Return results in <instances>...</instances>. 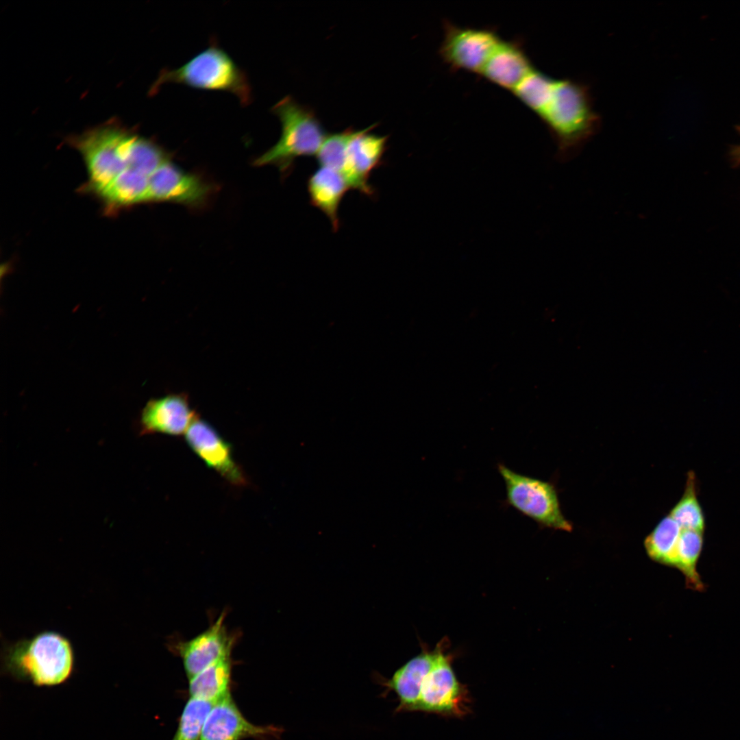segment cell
Listing matches in <instances>:
<instances>
[{"label": "cell", "mask_w": 740, "mask_h": 740, "mask_svg": "<svg viewBox=\"0 0 740 740\" xmlns=\"http://www.w3.org/2000/svg\"><path fill=\"white\" fill-rule=\"evenodd\" d=\"M168 158L153 140L129 131L84 191L97 197L108 212L149 203L151 179Z\"/></svg>", "instance_id": "obj_1"}, {"label": "cell", "mask_w": 740, "mask_h": 740, "mask_svg": "<svg viewBox=\"0 0 740 740\" xmlns=\"http://www.w3.org/2000/svg\"><path fill=\"white\" fill-rule=\"evenodd\" d=\"M536 114L556 143L557 158L565 162L580 152L601 123L589 88L569 79H554L548 99Z\"/></svg>", "instance_id": "obj_2"}, {"label": "cell", "mask_w": 740, "mask_h": 740, "mask_svg": "<svg viewBox=\"0 0 740 740\" xmlns=\"http://www.w3.org/2000/svg\"><path fill=\"white\" fill-rule=\"evenodd\" d=\"M3 661L5 671L13 677L38 686H52L70 676L74 653L66 637L54 631H44L7 646Z\"/></svg>", "instance_id": "obj_3"}, {"label": "cell", "mask_w": 740, "mask_h": 740, "mask_svg": "<svg viewBox=\"0 0 740 740\" xmlns=\"http://www.w3.org/2000/svg\"><path fill=\"white\" fill-rule=\"evenodd\" d=\"M167 83L183 84L196 89L227 92L236 96L245 106L252 100L251 86L245 72L216 44H212L178 68L163 70L153 89H158Z\"/></svg>", "instance_id": "obj_4"}, {"label": "cell", "mask_w": 740, "mask_h": 740, "mask_svg": "<svg viewBox=\"0 0 740 740\" xmlns=\"http://www.w3.org/2000/svg\"><path fill=\"white\" fill-rule=\"evenodd\" d=\"M280 119L279 140L255 161L257 166L274 165L281 172L290 171L296 159L317 155L327 134L312 110L286 96L271 109Z\"/></svg>", "instance_id": "obj_5"}, {"label": "cell", "mask_w": 740, "mask_h": 740, "mask_svg": "<svg viewBox=\"0 0 740 740\" xmlns=\"http://www.w3.org/2000/svg\"><path fill=\"white\" fill-rule=\"evenodd\" d=\"M497 469L505 484V505L541 526L567 532L572 530L571 523L561 512L552 483L517 473L501 463Z\"/></svg>", "instance_id": "obj_6"}, {"label": "cell", "mask_w": 740, "mask_h": 740, "mask_svg": "<svg viewBox=\"0 0 740 740\" xmlns=\"http://www.w3.org/2000/svg\"><path fill=\"white\" fill-rule=\"evenodd\" d=\"M439 53L454 71L480 75L502 38L493 28L460 27L444 23Z\"/></svg>", "instance_id": "obj_7"}, {"label": "cell", "mask_w": 740, "mask_h": 740, "mask_svg": "<svg viewBox=\"0 0 740 740\" xmlns=\"http://www.w3.org/2000/svg\"><path fill=\"white\" fill-rule=\"evenodd\" d=\"M438 645L437 657L423 681L415 711L463 717L469 711L468 691L455 675L452 656L445 652V641H441Z\"/></svg>", "instance_id": "obj_8"}, {"label": "cell", "mask_w": 740, "mask_h": 740, "mask_svg": "<svg viewBox=\"0 0 740 740\" xmlns=\"http://www.w3.org/2000/svg\"><path fill=\"white\" fill-rule=\"evenodd\" d=\"M225 615L222 613L206 630L176 644L175 652L182 659L188 680L217 661L231 658L236 636L227 630Z\"/></svg>", "instance_id": "obj_9"}, {"label": "cell", "mask_w": 740, "mask_h": 740, "mask_svg": "<svg viewBox=\"0 0 740 740\" xmlns=\"http://www.w3.org/2000/svg\"><path fill=\"white\" fill-rule=\"evenodd\" d=\"M283 730L273 725L249 722L229 694L213 706L204 722L199 740H256L278 739Z\"/></svg>", "instance_id": "obj_10"}, {"label": "cell", "mask_w": 740, "mask_h": 740, "mask_svg": "<svg viewBox=\"0 0 740 740\" xmlns=\"http://www.w3.org/2000/svg\"><path fill=\"white\" fill-rule=\"evenodd\" d=\"M375 125L356 130L348 145L341 173L351 189L372 196L374 190L369 184L371 172L382 163L387 149V136H380L371 131Z\"/></svg>", "instance_id": "obj_11"}, {"label": "cell", "mask_w": 740, "mask_h": 740, "mask_svg": "<svg viewBox=\"0 0 740 740\" xmlns=\"http://www.w3.org/2000/svg\"><path fill=\"white\" fill-rule=\"evenodd\" d=\"M185 438L190 449L208 467L232 484H246L244 472L233 458L231 445L209 423L196 417Z\"/></svg>", "instance_id": "obj_12"}, {"label": "cell", "mask_w": 740, "mask_h": 740, "mask_svg": "<svg viewBox=\"0 0 740 740\" xmlns=\"http://www.w3.org/2000/svg\"><path fill=\"white\" fill-rule=\"evenodd\" d=\"M209 190L208 185L197 175L185 172L168 158L151 179L149 202L195 205L206 199Z\"/></svg>", "instance_id": "obj_13"}, {"label": "cell", "mask_w": 740, "mask_h": 740, "mask_svg": "<svg viewBox=\"0 0 740 740\" xmlns=\"http://www.w3.org/2000/svg\"><path fill=\"white\" fill-rule=\"evenodd\" d=\"M197 417L186 395L170 394L149 400L141 417V433L171 436L185 434Z\"/></svg>", "instance_id": "obj_14"}, {"label": "cell", "mask_w": 740, "mask_h": 740, "mask_svg": "<svg viewBox=\"0 0 740 740\" xmlns=\"http://www.w3.org/2000/svg\"><path fill=\"white\" fill-rule=\"evenodd\" d=\"M534 68L519 41L502 39L480 75L513 92Z\"/></svg>", "instance_id": "obj_15"}, {"label": "cell", "mask_w": 740, "mask_h": 740, "mask_svg": "<svg viewBox=\"0 0 740 740\" xmlns=\"http://www.w3.org/2000/svg\"><path fill=\"white\" fill-rule=\"evenodd\" d=\"M439 645L422 652L399 668L389 679H378L386 691H393L399 699L395 712L415 711L423 681L434 664Z\"/></svg>", "instance_id": "obj_16"}, {"label": "cell", "mask_w": 740, "mask_h": 740, "mask_svg": "<svg viewBox=\"0 0 740 740\" xmlns=\"http://www.w3.org/2000/svg\"><path fill=\"white\" fill-rule=\"evenodd\" d=\"M349 189L343 175L328 167L319 166L308 177L307 190L310 203L328 217L334 232L340 226V204Z\"/></svg>", "instance_id": "obj_17"}, {"label": "cell", "mask_w": 740, "mask_h": 740, "mask_svg": "<svg viewBox=\"0 0 740 740\" xmlns=\"http://www.w3.org/2000/svg\"><path fill=\"white\" fill-rule=\"evenodd\" d=\"M231 658L219 660L189 679L190 697L218 702L231 693Z\"/></svg>", "instance_id": "obj_18"}, {"label": "cell", "mask_w": 740, "mask_h": 740, "mask_svg": "<svg viewBox=\"0 0 740 740\" xmlns=\"http://www.w3.org/2000/svg\"><path fill=\"white\" fill-rule=\"evenodd\" d=\"M703 543V532L682 529L671 564L682 573L687 587L700 592L705 589L697 569Z\"/></svg>", "instance_id": "obj_19"}, {"label": "cell", "mask_w": 740, "mask_h": 740, "mask_svg": "<svg viewBox=\"0 0 740 740\" xmlns=\"http://www.w3.org/2000/svg\"><path fill=\"white\" fill-rule=\"evenodd\" d=\"M682 528L669 515L646 537L644 545L648 556L661 564L671 566Z\"/></svg>", "instance_id": "obj_20"}, {"label": "cell", "mask_w": 740, "mask_h": 740, "mask_svg": "<svg viewBox=\"0 0 740 740\" xmlns=\"http://www.w3.org/2000/svg\"><path fill=\"white\" fill-rule=\"evenodd\" d=\"M696 480L693 471L688 473L684 494L669 515L684 530L704 532V517L698 500Z\"/></svg>", "instance_id": "obj_21"}, {"label": "cell", "mask_w": 740, "mask_h": 740, "mask_svg": "<svg viewBox=\"0 0 740 740\" xmlns=\"http://www.w3.org/2000/svg\"><path fill=\"white\" fill-rule=\"evenodd\" d=\"M554 79L534 68L512 93L536 114L548 99Z\"/></svg>", "instance_id": "obj_22"}, {"label": "cell", "mask_w": 740, "mask_h": 740, "mask_svg": "<svg viewBox=\"0 0 740 740\" xmlns=\"http://www.w3.org/2000/svg\"><path fill=\"white\" fill-rule=\"evenodd\" d=\"M216 702L190 697L171 740H199L206 719Z\"/></svg>", "instance_id": "obj_23"}, {"label": "cell", "mask_w": 740, "mask_h": 740, "mask_svg": "<svg viewBox=\"0 0 740 740\" xmlns=\"http://www.w3.org/2000/svg\"><path fill=\"white\" fill-rule=\"evenodd\" d=\"M355 132L349 127L340 132L327 134L316 155L319 166L341 173L348 145Z\"/></svg>", "instance_id": "obj_24"}]
</instances>
